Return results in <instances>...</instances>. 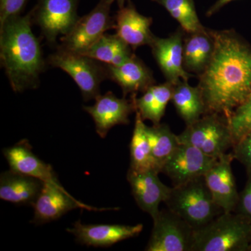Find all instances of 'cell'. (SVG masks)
Instances as JSON below:
<instances>
[{
    "label": "cell",
    "mask_w": 251,
    "mask_h": 251,
    "mask_svg": "<svg viewBox=\"0 0 251 251\" xmlns=\"http://www.w3.org/2000/svg\"><path fill=\"white\" fill-rule=\"evenodd\" d=\"M215 49L198 75L206 114L228 120L251 94V46L233 30H212Z\"/></svg>",
    "instance_id": "6da1fadb"
},
{
    "label": "cell",
    "mask_w": 251,
    "mask_h": 251,
    "mask_svg": "<svg viewBox=\"0 0 251 251\" xmlns=\"http://www.w3.org/2000/svg\"><path fill=\"white\" fill-rule=\"evenodd\" d=\"M31 15L9 18L0 25L1 65L16 92L36 88L45 66L40 44L31 30Z\"/></svg>",
    "instance_id": "7a4b0ae2"
},
{
    "label": "cell",
    "mask_w": 251,
    "mask_h": 251,
    "mask_svg": "<svg viewBox=\"0 0 251 251\" xmlns=\"http://www.w3.org/2000/svg\"><path fill=\"white\" fill-rule=\"evenodd\" d=\"M251 251V222L235 212H223L196 229L192 251Z\"/></svg>",
    "instance_id": "3957f363"
},
{
    "label": "cell",
    "mask_w": 251,
    "mask_h": 251,
    "mask_svg": "<svg viewBox=\"0 0 251 251\" xmlns=\"http://www.w3.org/2000/svg\"><path fill=\"white\" fill-rule=\"evenodd\" d=\"M164 203L169 210L184 219L195 230L224 212L214 202L204 176L173 186Z\"/></svg>",
    "instance_id": "277c9868"
},
{
    "label": "cell",
    "mask_w": 251,
    "mask_h": 251,
    "mask_svg": "<svg viewBox=\"0 0 251 251\" xmlns=\"http://www.w3.org/2000/svg\"><path fill=\"white\" fill-rule=\"evenodd\" d=\"M180 144L195 147L207 156L219 158L234 145L228 122L218 114H206L201 119L186 126L177 135Z\"/></svg>",
    "instance_id": "5b68a950"
},
{
    "label": "cell",
    "mask_w": 251,
    "mask_h": 251,
    "mask_svg": "<svg viewBox=\"0 0 251 251\" xmlns=\"http://www.w3.org/2000/svg\"><path fill=\"white\" fill-rule=\"evenodd\" d=\"M52 67L67 72L78 86L84 100L95 99L100 95V85L107 78L103 63L84 54L57 50L49 57Z\"/></svg>",
    "instance_id": "8992f818"
},
{
    "label": "cell",
    "mask_w": 251,
    "mask_h": 251,
    "mask_svg": "<svg viewBox=\"0 0 251 251\" xmlns=\"http://www.w3.org/2000/svg\"><path fill=\"white\" fill-rule=\"evenodd\" d=\"M109 0H100L99 4L87 15L79 18L72 30L61 38L58 49L81 53L88 49L108 29H115V19L110 16Z\"/></svg>",
    "instance_id": "52a82bcc"
},
{
    "label": "cell",
    "mask_w": 251,
    "mask_h": 251,
    "mask_svg": "<svg viewBox=\"0 0 251 251\" xmlns=\"http://www.w3.org/2000/svg\"><path fill=\"white\" fill-rule=\"evenodd\" d=\"M153 222L145 251H192L195 229L180 216L167 209L160 211Z\"/></svg>",
    "instance_id": "ba28073f"
},
{
    "label": "cell",
    "mask_w": 251,
    "mask_h": 251,
    "mask_svg": "<svg viewBox=\"0 0 251 251\" xmlns=\"http://www.w3.org/2000/svg\"><path fill=\"white\" fill-rule=\"evenodd\" d=\"M77 0H39L34 19L49 43L66 36L79 20Z\"/></svg>",
    "instance_id": "9c48e42d"
},
{
    "label": "cell",
    "mask_w": 251,
    "mask_h": 251,
    "mask_svg": "<svg viewBox=\"0 0 251 251\" xmlns=\"http://www.w3.org/2000/svg\"><path fill=\"white\" fill-rule=\"evenodd\" d=\"M217 159L191 145L179 144L161 173L171 179L173 186H179L204 176Z\"/></svg>",
    "instance_id": "30bf717a"
},
{
    "label": "cell",
    "mask_w": 251,
    "mask_h": 251,
    "mask_svg": "<svg viewBox=\"0 0 251 251\" xmlns=\"http://www.w3.org/2000/svg\"><path fill=\"white\" fill-rule=\"evenodd\" d=\"M185 34L186 31L179 27L168 37L155 36L150 46L167 82L173 85L180 80L188 81L193 76L184 67L183 48Z\"/></svg>",
    "instance_id": "8fae6325"
},
{
    "label": "cell",
    "mask_w": 251,
    "mask_h": 251,
    "mask_svg": "<svg viewBox=\"0 0 251 251\" xmlns=\"http://www.w3.org/2000/svg\"><path fill=\"white\" fill-rule=\"evenodd\" d=\"M128 100L118 98L112 92L99 95L92 106H85L84 110L90 114L95 123L96 131L101 138H105L109 130L117 125L129 123V115L136 111L134 97Z\"/></svg>",
    "instance_id": "7c38bea8"
},
{
    "label": "cell",
    "mask_w": 251,
    "mask_h": 251,
    "mask_svg": "<svg viewBox=\"0 0 251 251\" xmlns=\"http://www.w3.org/2000/svg\"><path fill=\"white\" fill-rule=\"evenodd\" d=\"M32 206L34 214L31 223L36 226L55 221L77 208L93 209L72 197L59 183L50 181L44 182Z\"/></svg>",
    "instance_id": "4fadbf2b"
},
{
    "label": "cell",
    "mask_w": 251,
    "mask_h": 251,
    "mask_svg": "<svg viewBox=\"0 0 251 251\" xmlns=\"http://www.w3.org/2000/svg\"><path fill=\"white\" fill-rule=\"evenodd\" d=\"M234 159L232 153H225L204 176L214 202L224 212H234L239 199L231 166Z\"/></svg>",
    "instance_id": "5bb4252c"
},
{
    "label": "cell",
    "mask_w": 251,
    "mask_h": 251,
    "mask_svg": "<svg viewBox=\"0 0 251 251\" xmlns=\"http://www.w3.org/2000/svg\"><path fill=\"white\" fill-rule=\"evenodd\" d=\"M158 174L155 171L136 172L130 169L127 173V180L135 202L152 219L159 212L160 204L165 202L171 189L162 182Z\"/></svg>",
    "instance_id": "9a60e30c"
},
{
    "label": "cell",
    "mask_w": 251,
    "mask_h": 251,
    "mask_svg": "<svg viewBox=\"0 0 251 251\" xmlns=\"http://www.w3.org/2000/svg\"><path fill=\"white\" fill-rule=\"evenodd\" d=\"M143 229V224L85 225L77 221L68 232L75 236L77 242L88 247L106 248L117 243L137 237Z\"/></svg>",
    "instance_id": "2e32d148"
},
{
    "label": "cell",
    "mask_w": 251,
    "mask_h": 251,
    "mask_svg": "<svg viewBox=\"0 0 251 251\" xmlns=\"http://www.w3.org/2000/svg\"><path fill=\"white\" fill-rule=\"evenodd\" d=\"M115 23L117 35L132 49L151 45L155 37L150 29L152 18L140 14L130 0L117 11Z\"/></svg>",
    "instance_id": "e0dca14e"
},
{
    "label": "cell",
    "mask_w": 251,
    "mask_h": 251,
    "mask_svg": "<svg viewBox=\"0 0 251 251\" xmlns=\"http://www.w3.org/2000/svg\"><path fill=\"white\" fill-rule=\"evenodd\" d=\"M2 152L11 171L37 178L44 182L59 183L52 167L33 152L27 140H22L13 146L4 148Z\"/></svg>",
    "instance_id": "ac0fdd59"
},
{
    "label": "cell",
    "mask_w": 251,
    "mask_h": 251,
    "mask_svg": "<svg viewBox=\"0 0 251 251\" xmlns=\"http://www.w3.org/2000/svg\"><path fill=\"white\" fill-rule=\"evenodd\" d=\"M104 65L107 78L121 87L124 97L128 94L136 95L138 92H144L156 82L150 68L135 54L121 65Z\"/></svg>",
    "instance_id": "d6986e66"
},
{
    "label": "cell",
    "mask_w": 251,
    "mask_h": 251,
    "mask_svg": "<svg viewBox=\"0 0 251 251\" xmlns=\"http://www.w3.org/2000/svg\"><path fill=\"white\" fill-rule=\"evenodd\" d=\"M44 181L13 171L0 176V199L17 205H33Z\"/></svg>",
    "instance_id": "ffe728a7"
},
{
    "label": "cell",
    "mask_w": 251,
    "mask_h": 251,
    "mask_svg": "<svg viewBox=\"0 0 251 251\" xmlns=\"http://www.w3.org/2000/svg\"><path fill=\"white\" fill-rule=\"evenodd\" d=\"M214 49L215 39L211 29L204 27L194 32H186L183 48L185 70L198 75L202 74L212 58Z\"/></svg>",
    "instance_id": "44dd1931"
},
{
    "label": "cell",
    "mask_w": 251,
    "mask_h": 251,
    "mask_svg": "<svg viewBox=\"0 0 251 251\" xmlns=\"http://www.w3.org/2000/svg\"><path fill=\"white\" fill-rule=\"evenodd\" d=\"M174 85L167 82L160 85H153L143 92L140 98L134 97L136 111L142 119L150 120L153 125L161 123L168 103L173 96Z\"/></svg>",
    "instance_id": "7402d4cb"
},
{
    "label": "cell",
    "mask_w": 251,
    "mask_h": 251,
    "mask_svg": "<svg viewBox=\"0 0 251 251\" xmlns=\"http://www.w3.org/2000/svg\"><path fill=\"white\" fill-rule=\"evenodd\" d=\"M171 101L186 125L198 121L205 115V108L199 87H192L188 81L180 80L174 85Z\"/></svg>",
    "instance_id": "603a6c76"
},
{
    "label": "cell",
    "mask_w": 251,
    "mask_h": 251,
    "mask_svg": "<svg viewBox=\"0 0 251 251\" xmlns=\"http://www.w3.org/2000/svg\"><path fill=\"white\" fill-rule=\"evenodd\" d=\"M131 48L117 34L103 36L81 53L109 65H121L133 55Z\"/></svg>",
    "instance_id": "cb8c5ba5"
},
{
    "label": "cell",
    "mask_w": 251,
    "mask_h": 251,
    "mask_svg": "<svg viewBox=\"0 0 251 251\" xmlns=\"http://www.w3.org/2000/svg\"><path fill=\"white\" fill-rule=\"evenodd\" d=\"M146 133L151 154L159 173L179 145L177 135L173 133L166 124L146 125Z\"/></svg>",
    "instance_id": "d4e9b609"
},
{
    "label": "cell",
    "mask_w": 251,
    "mask_h": 251,
    "mask_svg": "<svg viewBox=\"0 0 251 251\" xmlns=\"http://www.w3.org/2000/svg\"><path fill=\"white\" fill-rule=\"evenodd\" d=\"M130 170L136 172H158L151 154L146 133V125L139 112H136L134 129L130 144Z\"/></svg>",
    "instance_id": "484cf974"
},
{
    "label": "cell",
    "mask_w": 251,
    "mask_h": 251,
    "mask_svg": "<svg viewBox=\"0 0 251 251\" xmlns=\"http://www.w3.org/2000/svg\"><path fill=\"white\" fill-rule=\"evenodd\" d=\"M163 6L179 23L186 33L201 30L205 27L200 21L194 0H152Z\"/></svg>",
    "instance_id": "4316f807"
},
{
    "label": "cell",
    "mask_w": 251,
    "mask_h": 251,
    "mask_svg": "<svg viewBox=\"0 0 251 251\" xmlns=\"http://www.w3.org/2000/svg\"><path fill=\"white\" fill-rule=\"evenodd\" d=\"M227 122L235 145L251 130V94L247 100L234 110Z\"/></svg>",
    "instance_id": "83f0119b"
},
{
    "label": "cell",
    "mask_w": 251,
    "mask_h": 251,
    "mask_svg": "<svg viewBox=\"0 0 251 251\" xmlns=\"http://www.w3.org/2000/svg\"><path fill=\"white\" fill-rule=\"evenodd\" d=\"M232 149L234 159L240 162L248 173L251 169V130L236 143Z\"/></svg>",
    "instance_id": "f1b7e54d"
},
{
    "label": "cell",
    "mask_w": 251,
    "mask_h": 251,
    "mask_svg": "<svg viewBox=\"0 0 251 251\" xmlns=\"http://www.w3.org/2000/svg\"><path fill=\"white\" fill-rule=\"evenodd\" d=\"M234 212L244 216L251 222V169L248 172V180L239 199Z\"/></svg>",
    "instance_id": "f546056e"
},
{
    "label": "cell",
    "mask_w": 251,
    "mask_h": 251,
    "mask_svg": "<svg viewBox=\"0 0 251 251\" xmlns=\"http://www.w3.org/2000/svg\"><path fill=\"white\" fill-rule=\"evenodd\" d=\"M27 0H0V25L9 18L20 16Z\"/></svg>",
    "instance_id": "4dcf8cb0"
},
{
    "label": "cell",
    "mask_w": 251,
    "mask_h": 251,
    "mask_svg": "<svg viewBox=\"0 0 251 251\" xmlns=\"http://www.w3.org/2000/svg\"><path fill=\"white\" fill-rule=\"evenodd\" d=\"M232 1H234V0H218L215 4L211 6L209 10L206 11V16L209 17V16L215 14L221 8L224 7L225 5L228 4V3Z\"/></svg>",
    "instance_id": "1f68e13d"
},
{
    "label": "cell",
    "mask_w": 251,
    "mask_h": 251,
    "mask_svg": "<svg viewBox=\"0 0 251 251\" xmlns=\"http://www.w3.org/2000/svg\"><path fill=\"white\" fill-rule=\"evenodd\" d=\"M109 1H110L112 4L114 2V1H116L117 4H118L119 7H120V8L124 7V6H125V2L126 1H127V0H109Z\"/></svg>",
    "instance_id": "d6a6232c"
}]
</instances>
